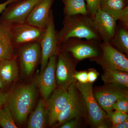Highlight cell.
<instances>
[{
    "mask_svg": "<svg viewBox=\"0 0 128 128\" xmlns=\"http://www.w3.org/2000/svg\"><path fill=\"white\" fill-rule=\"evenodd\" d=\"M116 21L100 8L95 16L92 17V26L101 40L104 42L109 43L116 32Z\"/></svg>",
    "mask_w": 128,
    "mask_h": 128,
    "instance_id": "obj_14",
    "label": "cell"
},
{
    "mask_svg": "<svg viewBox=\"0 0 128 128\" xmlns=\"http://www.w3.org/2000/svg\"><path fill=\"white\" fill-rule=\"evenodd\" d=\"M17 0H7L6 2L2 4H0V13H2L3 11L6 8V6L12 3V2L16 1Z\"/></svg>",
    "mask_w": 128,
    "mask_h": 128,
    "instance_id": "obj_34",
    "label": "cell"
},
{
    "mask_svg": "<svg viewBox=\"0 0 128 128\" xmlns=\"http://www.w3.org/2000/svg\"><path fill=\"white\" fill-rule=\"evenodd\" d=\"M57 33L55 29L52 12L44 34L40 42L41 49L40 73L45 69L50 58L52 56H57L60 50V45Z\"/></svg>",
    "mask_w": 128,
    "mask_h": 128,
    "instance_id": "obj_8",
    "label": "cell"
},
{
    "mask_svg": "<svg viewBox=\"0 0 128 128\" xmlns=\"http://www.w3.org/2000/svg\"><path fill=\"white\" fill-rule=\"evenodd\" d=\"M126 0H101L100 8L118 20L126 6Z\"/></svg>",
    "mask_w": 128,
    "mask_h": 128,
    "instance_id": "obj_21",
    "label": "cell"
},
{
    "mask_svg": "<svg viewBox=\"0 0 128 128\" xmlns=\"http://www.w3.org/2000/svg\"><path fill=\"white\" fill-rule=\"evenodd\" d=\"M45 29L35 26L25 22L12 24V38L15 48L26 44L38 42H40L43 36Z\"/></svg>",
    "mask_w": 128,
    "mask_h": 128,
    "instance_id": "obj_11",
    "label": "cell"
},
{
    "mask_svg": "<svg viewBox=\"0 0 128 128\" xmlns=\"http://www.w3.org/2000/svg\"><path fill=\"white\" fill-rule=\"evenodd\" d=\"M18 74L16 57L0 62V76L8 86L17 79Z\"/></svg>",
    "mask_w": 128,
    "mask_h": 128,
    "instance_id": "obj_19",
    "label": "cell"
},
{
    "mask_svg": "<svg viewBox=\"0 0 128 128\" xmlns=\"http://www.w3.org/2000/svg\"><path fill=\"white\" fill-rule=\"evenodd\" d=\"M86 2V9L89 16H94L100 8L101 0H85Z\"/></svg>",
    "mask_w": 128,
    "mask_h": 128,
    "instance_id": "obj_27",
    "label": "cell"
},
{
    "mask_svg": "<svg viewBox=\"0 0 128 128\" xmlns=\"http://www.w3.org/2000/svg\"><path fill=\"white\" fill-rule=\"evenodd\" d=\"M113 110L128 113V96L120 98L112 105Z\"/></svg>",
    "mask_w": 128,
    "mask_h": 128,
    "instance_id": "obj_25",
    "label": "cell"
},
{
    "mask_svg": "<svg viewBox=\"0 0 128 128\" xmlns=\"http://www.w3.org/2000/svg\"><path fill=\"white\" fill-rule=\"evenodd\" d=\"M37 87L34 81L20 85L9 92L6 104L17 122L23 123L27 118L36 98Z\"/></svg>",
    "mask_w": 128,
    "mask_h": 128,
    "instance_id": "obj_1",
    "label": "cell"
},
{
    "mask_svg": "<svg viewBox=\"0 0 128 128\" xmlns=\"http://www.w3.org/2000/svg\"><path fill=\"white\" fill-rule=\"evenodd\" d=\"M58 60L56 69V82L58 87L67 90L76 80L73 77L78 61L70 54L60 50L57 56Z\"/></svg>",
    "mask_w": 128,
    "mask_h": 128,
    "instance_id": "obj_9",
    "label": "cell"
},
{
    "mask_svg": "<svg viewBox=\"0 0 128 128\" xmlns=\"http://www.w3.org/2000/svg\"><path fill=\"white\" fill-rule=\"evenodd\" d=\"M54 0H41L32 10L26 22L40 28H46L50 18Z\"/></svg>",
    "mask_w": 128,
    "mask_h": 128,
    "instance_id": "obj_16",
    "label": "cell"
},
{
    "mask_svg": "<svg viewBox=\"0 0 128 128\" xmlns=\"http://www.w3.org/2000/svg\"><path fill=\"white\" fill-rule=\"evenodd\" d=\"M60 44L71 38H85L86 40L100 42L101 40L92 24L90 16L77 14L65 16L63 27L57 33Z\"/></svg>",
    "mask_w": 128,
    "mask_h": 128,
    "instance_id": "obj_2",
    "label": "cell"
},
{
    "mask_svg": "<svg viewBox=\"0 0 128 128\" xmlns=\"http://www.w3.org/2000/svg\"><path fill=\"white\" fill-rule=\"evenodd\" d=\"M112 128H128V118L119 124H112Z\"/></svg>",
    "mask_w": 128,
    "mask_h": 128,
    "instance_id": "obj_33",
    "label": "cell"
},
{
    "mask_svg": "<svg viewBox=\"0 0 128 128\" xmlns=\"http://www.w3.org/2000/svg\"><path fill=\"white\" fill-rule=\"evenodd\" d=\"M67 90L58 87L56 88L47 102L48 122L50 126L57 122L58 117L63 112L67 103Z\"/></svg>",
    "mask_w": 128,
    "mask_h": 128,
    "instance_id": "obj_15",
    "label": "cell"
},
{
    "mask_svg": "<svg viewBox=\"0 0 128 128\" xmlns=\"http://www.w3.org/2000/svg\"><path fill=\"white\" fill-rule=\"evenodd\" d=\"M80 118H75L66 121L60 126L61 128H76L80 127Z\"/></svg>",
    "mask_w": 128,
    "mask_h": 128,
    "instance_id": "obj_30",
    "label": "cell"
},
{
    "mask_svg": "<svg viewBox=\"0 0 128 128\" xmlns=\"http://www.w3.org/2000/svg\"><path fill=\"white\" fill-rule=\"evenodd\" d=\"M64 8L65 16H70L82 14L88 16V12L84 0H62Z\"/></svg>",
    "mask_w": 128,
    "mask_h": 128,
    "instance_id": "obj_22",
    "label": "cell"
},
{
    "mask_svg": "<svg viewBox=\"0 0 128 128\" xmlns=\"http://www.w3.org/2000/svg\"><path fill=\"white\" fill-rule=\"evenodd\" d=\"M12 25L0 22V62L16 57L15 48L12 41Z\"/></svg>",
    "mask_w": 128,
    "mask_h": 128,
    "instance_id": "obj_17",
    "label": "cell"
},
{
    "mask_svg": "<svg viewBox=\"0 0 128 128\" xmlns=\"http://www.w3.org/2000/svg\"><path fill=\"white\" fill-rule=\"evenodd\" d=\"M57 56L50 58L45 69L38 76L35 80L43 99L46 102L57 86L56 76Z\"/></svg>",
    "mask_w": 128,
    "mask_h": 128,
    "instance_id": "obj_13",
    "label": "cell"
},
{
    "mask_svg": "<svg viewBox=\"0 0 128 128\" xmlns=\"http://www.w3.org/2000/svg\"><path fill=\"white\" fill-rule=\"evenodd\" d=\"M87 71L88 82L93 84L98 78L99 73L93 68L89 69Z\"/></svg>",
    "mask_w": 128,
    "mask_h": 128,
    "instance_id": "obj_31",
    "label": "cell"
},
{
    "mask_svg": "<svg viewBox=\"0 0 128 128\" xmlns=\"http://www.w3.org/2000/svg\"><path fill=\"white\" fill-rule=\"evenodd\" d=\"M47 102L40 98L35 110L30 114L28 123V128H45L48 122Z\"/></svg>",
    "mask_w": 128,
    "mask_h": 128,
    "instance_id": "obj_18",
    "label": "cell"
},
{
    "mask_svg": "<svg viewBox=\"0 0 128 128\" xmlns=\"http://www.w3.org/2000/svg\"><path fill=\"white\" fill-rule=\"evenodd\" d=\"M9 93L0 89V108L6 104Z\"/></svg>",
    "mask_w": 128,
    "mask_h": 128,
    "instance_id": "obj_32",
    "label": "cell"
},
{
    "mask_svg": "<svg viewBox=\"0 0 128 128\" xmlns=\"http://www.w3.org/2000/svg\"><path fill=\"white\" fill-rule=\"evenodd\" d=\"M0 126L3 128H17L12 114L6 104L0 108Z\"/></svg>",
    "mask_w": 128,
    "mask_h": 128,
    "instance_id": "obj_24",
    "label": "cell"
},
{
    "mask_svg": "<svg viewBox=\"0 0 128 128\" xmlns=\"http://www.w3.org/2000/svg\"><path fill=\"white\" fill-rule=\"evenodd\" d=\"M16 48H18V60L22 71L24 75L29 76L41 61L40 43H30Z\"/></svg>",
    "mask_w": 128,
    "mask_h": 128,
    "instance_id": "obj_12",
    "label": "cell"
},
{
    "mask_svg": "<svg viewBox=\"0 0 128 128\" xmlns=\"http://www.w3.org/2000/svg\"><path fill=\"white\" fill-rule=\"evenodd\" d=\"M99 42L71 38L60 44V50L70 54L77 61L93 58L100 54L98 44Z\"/></svg>",
    "mask_w": 128,
    "mask_h": 128,
    "instance_id": "obj_4",
    "label": "cell"
},
{
    "mask_svg": "<svg viewBox=\"0 0 128 128\" xmlns=\"http://www.w3.org/2000/svg\"><path fill=\"white\" fill-rule=\"evenodd\" d=\"M118 20L121 22L122 27L128 30V7L126 6L122 11Z\"/></svg>",
    "mask_w": 128,
    "mask_h": 128,
    "instance_id": "obj_29",
    "label": "cell"
},
{
    "mask_svg": "<svg viewBox=\"0 0 128 128\" xmlns=\"http://www.w3.org/2000/svg\"><path fill=\"white\" fill-rule=\"evenodd\" d=\"M102 53L98 57L91 59L101 65L103 70L114 69L128 72V59L126 55L109 42L99 44Z\"/></svg>",
    "mask_w": 128,
    "mask_h": 128,
    "instance_id": "obj_5",
    "label": "cell"
},
{
    "mask_svg": "<svg viewBox=\"0 0 128 128\" xmlns=\"http://www.w3.org/2000/svg\"><path fill=\"white\" fill-rule=\"evenodd\" d=\"M108 117L112 122V124H119L128 118L127 113L116 110L113 111Z\"/></svg>",
    "mask_w": 128,
    "mask_h": 128,
    "instance_id": "obj_26",
    "label": "cell"
},
{
    "mask_svg": "<svg viewBox=\"0 0 128 128\" xmlns=\"http://www.w3.org/2000/svg\"><path fill=\"white\" fill-rule=\"evenodd\" d=\"M68 92L67 103L64 110L58 117L57 126L75 118H88L84 101L76 87L75 82L69 86Z\"/></svg>",
    "mask_w": 128,
    "mask_h": 128,
    "instance_id": "obj_3",
    "label": "cell"
},
{
    "mask_svg": "<svg viewBox=\"0 0 128 128\" xmlns=\"http://www.w3.org/2000/svg\"><path fill=\"white\" fill-rule=\"evenodd\" d=\"M93 92L96 101L108 116L113 112V104L120 98L128 96V88L112 83L94 88Z\"/></svg>",
    "mask_w": 128,
    "mask_h": 128,
    "instance_id": "obj_6",
    "label": "cell"
},
{
    "mask_svg": "<svg viewBox=\"0 0 128 128\" xmlns=\"http://www.w3.org/2000/svg\"><path fill=\"white\" fill-rule=\"evenodd\" d=\"M102 79L105 84H117L128 87V72L114 69H104Z\"/></svg>",
    "mask_w": 128,
    "mask_h": 128,
    "instance_id": "obj_20",
    "label": "cell"
},
{
    "mask_svg": "<svg viewBox=\"0 0 128 128\" xmlns=\"http://www.w3.org/2000/svg\"><path fill=\"white\" fill-rule=\"evenodd\" d=\"M41 0H17L8 5L0 17V22L12 24L26 22L36 5Z\"/></svg>",
    "mask_w": 128,
    "mask_h": 128,
    "instance_id": "obj_10",
    "label": "cell"
},
{
    "mask_svg": "<svg viewBox=\"0 0 128 128\" xmlns=\"http://www.w3.org/2000/svg\"><path fill=\"white\" fill-rule=\"evenodd\" d=\"M109 43L115 48L128 55V30L122 27L115 32L112 39Z\"/></svg>",
    "mask_w": 128,
    "mask_h": 128,
    "instance_id": "obj_23",
    "label": "cell"
},
{
    "mask_svg": "<svg viewBox=\"0 0 128 128\" xmlns=\"http://www.w3.org/2000/svg\"><path fill=\"white\" fill-rule=\"evenodd\" d=\"M75 84L84 101L89 122L92 126L98 128L108 117L96 101L93 94V84L89 82L81 83L76 81Z\"/></svg>",
    "mask_w": 128,
    "mask_h": 128,
    "instance_id": "obj_7",
    "label": "cell"
},
{
    "mask_svg": "<svg viewBox=\"0 0 128 128\" xmlns=\"http://www.w3.org/2000/svg\"><path fill=\"white\" fill-rule=\"evenodd\" d=\"M8 86L0 76V89L5 90Z\"/></svg>",
    "mask_w": 128,
    "mask_h": 128,
    "instance_id": "obj_35",
    "label": "cell"
},
{
    "mask_svg": "<svg viewBox=\"0 0 128 128\" xmlns=\"http://www.w3.org/2000/svg\"><path fill=\"white\" fill-rule=\"evenodd\" d=\"M73 77L76 81L80 83H86L88 82L87 70L76 71Z\"/></svg>",
    "mask_w": 128,
    "mask_h": 128,
    "instance_id": "obj_28",
    "label": "cell"
}]
</instances>
